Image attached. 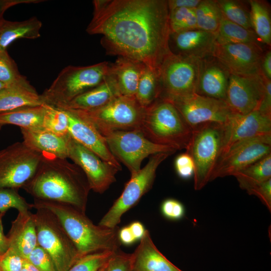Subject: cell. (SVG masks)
<instances>
[{"label":"cell","instance_id":"25","mask_svg":"<svg viewBox=\"0 0 271 271\" xmlns=\"http://www.w3.org/2000/svg\"><path fill=\"white\" fill-rule=\"evenodd\" d=\"M23 142L31 149L44 155L68 158V136L62 137L44 129L21 128Z\"/></svg>","mask_w":271,"mask_h":271},{"label":"cell","instance_id":"41","mask_svg":"<svg viewBox=\"0 0 271 271\" xmlns=\"http://www.w3.org/2000/svg\"><path fill=\"white\" fill-rule=\"evenodd\" d=\"M130 261L131 253L119 249L109 257L101 271H130Z\"/></svg>","mask_w":271,"mask_h":271},{"label":"cell","instance_id":"4","mask_svg":"<svg viewBox=\"0 0 271 271\" xmlns=\"http://www.w3.org/2000/svg\"><path fill=\"white\" fill-rule=\"evenodd\" d=\"M140 130L151 141L177 150L187 149L192 133L174 104L163 97L146 108Z\"/></svg>","mask_w":271,"mask_h":271},{"label":"cell","instance_id":"11","mask_svg":"<svg viewBox=\"0 0 271 271\" xmlns=\"http://www.w3.org/2000/svg\"><path fill=\"white\" fill-rule=\"evenodd\" d=\"M171 155L162 153L151 156L145 166L131 176L120 196L103 216L98 225L110 228L117 227L122 215L134 206L151 189L159 166Z\"/></svg>","mask_w":271,"mask_h":271},{"label":"cell","instance_id":"50","mask_svg":"<svg viewBox=\"0 0 271 271\" xmlns=\"http://www.w3.org/2000/svg\"><path fill=\"white\" fill-rule=\"evenodd\" d=\"M261 70L263 76L266 79L271 80V51L270 50L262 56Z\"/></svg>","mask_w":271,"mask_h":271},{"label":"cell","instance_id":"18","mask_svg":"<svg viewBox=\"0 0 271 271\" xmlns=\"http://www.w3.org/2000/svg\"><path fill=\"white\" fill-rule=\"evenodd\" d=\"M264 84L263 75L230 74L225 101L235 113L246 114L258 110L264 94Z\"/></svg>","mask_w":271,"mask_h":271},{"label":"cell","instance_id":"26","mask_svg":"<svg viewBox=\"0 0 271 271\" xmlns=\"http://www.w3.org/2000/svg\"><path fill=\"white\" fill-rule=\"evenodd\" d=\"M146 66L140 61L118 57L114 63H110L108 76L113 80L121 95L135 96Z\"/></svg>","mask_w":271,"mask_h":271},{"label":"cell","instance_id":"28","mask_svg":"<svg viewBox=\"0 0 271 271\" xmlns=\"http://www.w3.org/2000/svg\"><path fill=\"white\" fill-rule=\"evenodd\" d=\"M42 27V22L36 17L22 21L6 20L0 33V50H6L13 42L19 39L39 38Z\"/></svg>","mask_w":271,"mask_h":271},{"label":"cell","instance_id":"58","mask_svg":"<svg viewBox=\"0 0 271 271\" xmlns=\"http://www.w3.org/2000/svg\"><path fill=\"white\" fill-rule=\"evenodd\" d=\"M102 268V267H101ZM101 268H100L98 271H101Z\"/></svg>","mask_w":271,"mask_h":271},{"label":"cell","instance_id":"55","mask_svg":"<svg viewBox=\"0 0 271 271\" xmlns=\"http://www.w3.org/2000/svg\"><path fill=\"white\" fill-rule=\"evenodd\" d=\"M5 22L6 20H5L4 18L0 20V33L3 29Z\"/></svg>","mask_w":271,"mask_h":271},{"label":"cell","instance_id":"20","mask_svg":"<svg viewBox=\"0 0 271 271\" xmlns=\"http://www.w3.org/2000/svg\"><path fill=\"white\" fill-rule=\"evenodd\" d=\"M217 34L199 29L170 33L169 46L171 53L202 59L212 56Z\"/></svg>","mask_w":271,"mask_h":271},{"label":"cell","instance_id":"31","mask_svg":"<svg viewBox=\"0 0 271 271\" xmlns=\"http://www.w3.org/2000/svg\"><path fill=\"white\" fill-rule=\"evenodd\" d=\"M216 34L218 44H249L261 46L253 30L234 24L223 17Z\"/></svg>","mask_w":271,"mask_h":271},{"label":"cell","instance_id":"32","mask_svg":"<svg viewBox=\"0 0 271 271\" xmlns=\"http://www.w3.org/2000/svg\"><path fill=\"white\" fill-rule=\"evenodd\" d=\"M233 176L243 190L271 179V153L238 171Z\"/></svg>","mask_w":271,"mask_h":271},{"label":"cell","instance_id":"5","mask_svg":"<svg viewBox=\"0 0 271 271\" xmlns=\"http://www.w3.org/2000/svg\"><path fill=\"white\" fill-rule=\"evenodd\" d=\"M110 65L104 61L86 66L65 67L40 94L43 103L56 108L66 104L102 83L108 75Z\"/></svg>","mask_w":271,"mask_h":271},{"label":"cell","instance_id":"19","mask_svg":"<svg viewBox=\"0 0 271 271\" xmlns=\"http://www.w3.org/2000/svg\"><path fill=\"white\" fill-rule=\"evenodd\" d=\"M62 110L68 115V133L71 137L104 162L121 170V166L109 150L104 137L93 123L78 110Z\"/></svg>","mask_w":271,"mask_h":271},{"label":"cell","instance_id":"36","mask_svg":"<svg viewBox=\"0 0 271 271\" xmlns=\"http://www.w3.org/2000/svg\"><path fill=\"white\" fill-rule=\"evenodd\" d=\"M45 111L43 128L57 135H68V117L66 111L43 103Z\"/></svg>","mask_w":271,"mask_h":271},{"label":"cell","instance_id":"52","mask_svg":"<svg viewBox=\"0 0 271 271\" xmlns=\"http://www.w3.org/2000/svg\"><path fill=\"white\" fill-rule=\"evenodd\" d=\"M128 227L136 240H140L144 235L146 230L143 224L139 221H134L131 223Z\"/></svg>","mask_w":271,"mask_h":271},{"label":"cell","instance_id":"23","mask_svg":"<svg viewBox=\"0 0 271 271\" xmlns=\"http://www.w3.org/2000/svg\"><path fill=\"white\" fill-rule=\"evenodd\" d=\"M8 238L10 248L27 259L38 245L34 214L30 211L19 212L12 221Z\"/></svg>","mask_w":271,"mask_h":271},{"label":"cell","instance_id":"45","mask_svg":"<svg viewBox=\"0 0 271 271\" xmlns=\"http://www.w3.org/2000/svg\"><path fill=\"white\" fill-rule=\"evenodd\" d=\"M245 190L249 195L257 196L269 212L271 210V179L264 182L251 185Z\"/></svg>","mask_w":271,"mask_h":271},{"label":"cell","instance_id":"38","mask_svg":"<svg viewBox=\"0 0 271 271\" xmlns=\"http://www.w3.org/2000/svg\"><path fill=\"white\" fill-rule=\"evenodd\" d=\"M10 208L16 209L19 212L30 211L32 208L29 203L18 192L13 188H0V214L3 216Z\"/></svg>","mask_w":271,"mask_h":271},{"label":"cell","instance_id":"24","mask_svg":"<svg viewBox=\"0 0 271 271\" xmlns=\"http://www.w3.org/2000/svg\"><path fill=\"white\" fill-rule=\"evenodd\" d=\"M42 104L41 95L25 76L0 90V113Z\"/></svg>","mask_w":271,"mask_h":271},{"label":"cell","instance_id":"37","mask_svg":"<svg viewBox=\"0 0 271 271\" xmlns=\"http://www.w3.org/2000/svg\"><path fill=\"white\" fill-rule=\"evenodd\" d=\"M195 10L182 8L169 11L170 33L198 29Z\"/></svg>","mask_w":271,"mask_h":271},{"label":"cell","instance_id":"49","mask_svg":"<svg viewBox=\"0 0 271 271\" xmlns=\"http://www.w3.org/2000/svg\"><path fill=\"white\" fill-rule=\"evenodd\" d=\"M201 0H169L168 5L169 11L177 8L195 9Z\"/></svg>","mask_w":271,"mask_h":271},{"label":"cell","instance_id":"59","mask_svg":"<svg viewBox=\"0 0 271 271\" xmlns=\"http://www.w3.org/2000/svg\"><path fill=\"white\" fill-rule=\"evenodd\" d=\"M0 271H1V267H0Z\"/></svg>","mask_w":271,"mask_h":271},{"label":"cell","instance_id":"10","mask_svg":"<svg viewBox=\"0 0 271 271\" xmlns=\"http://www.w3.org/2000/svg\"><path fill=\"white\" fill-rule=\"evenodd\" d=\"M200 66L201 59L171 52L159 69L162 88L160 97L173 99L196 93Z\"/></svg>","mask_w":271,"mask_h":271},{"label":"cell","instance_id":"12","mask_svg":"<svg viewBox=\"0 0 271 271\" xmlns=\"http://www.w3.org/2000/svg\"><path fill=\"white\" fill-rule=\"evenodd\" d=\"M43 154L23 142L14 143L0 151V188L18 190L33 176Z\"/></svg>","mask_w":271,"mask_h":271},{"label":"cell","instance_id":"15","mask_svg":"<svg viewBox=\"0 0 271 271\" xmlns=\"http://www.w3.org/2000/svg\"><path fill=\"white\" fill-rule=\"evenodd\" d=\"M169 100L174 104L192 129L206 122L223 124L232 112L225 100L196 93Z\"/></svg>","mask_w":271,"mask_h":271},{"label":"cell","instance_id":"34","mask_svg":"<svg viewBox=\"0 0 271 271\" xmlns=\"http://www.w3.org/2000/svg\"><path fill=\"white\" fill-rule=\"evenodd\" d=\"M195 12L198 29L217 33L223 18L217 1L201 0Z\"/></svg>","mask_w":271,"mask_h":271},{"label":"cell","instance_id":"9","mask_svg":"<svg viewBox=\"0 0 271 271\" xmlns=\"http://www.w3.org/2000/svg\"><path fill=\"white\" fill-rule=\"evenodd\" d=\"M104 137L112 154L127 167L131 176L140 170L143 161L149 156L177 151L172 147L151 141L140 130H116Z\"/></svg>","mask_w":271,"mask_h":271},{"label":"cell","instance_id":"42","mask_svg":"<svg viewBox=\"0 0 271 271\" xmlns=\"http://www.w3.org/2000/svg\"><path fill=\"white\" fill-rule=\"evenodd\" d=\"M27 259L40 271H57L50 256L38 245L31 252Z\"/></svg>","mask_w":271,"mask_h":271},{"label":"cell","instance_id":"1","mask_svg":"<svg viewBox=\"0 0 271 271\" xmlns=\"http://www.w3.org/2000/svg\"><path fill=\"white\" fill-rule=\"evenodd\" d=\"M86 28L102 35L107 53L159 70L171 53L169 9L166 0H94Z\"/></svg>","mask_w":271,"mask_h":271},{"label":"cell","instance_id":"48","mask_svg":"<svg viewBox=\"0 0 271 271\" xmlns=\"http://www.w3.org/2000/svg\"><path fill=\"white\" fill-rule=\"evenodd\" d=\"M43 0H0V20L4 13L10 8L20 4H37L45 2Z\"/></svg>","mask_w":271,"mask_h":271},{"label":"cell","instance_id":"2","mask_svg":"<svg viewBox=\"0 0 271 271\" xmlns=\"http://www.w3.org/2000/svg\"><path fill=\"white\" fill-rule=\"evenodd\" d=\"M22 188L34 199L69 204L84 213L91 190L77 165L67 159L44 154L35 173Z\"/></svg>","mask_w":271,"mask_h":271},{"label":"cell","instance_id":"54","mask_svg":"<svg viewBox=\"0 0 271 271\" xmlns=\"http://www.w3.org/2000/svg\"><path fill=\"white\" fill-rule=\"evenodd\" d=\"M23 264L27 268L28 271H40L27 259H24Z\"/></svg>","mask_w":271,"mask_h":271},{"label":"cell","instance_id":"8","mask_svg":"<svg viewBox=\"0 0 271 271\" xmlns=\"http://www.w3.org/2000/svg\"><path fill=\"white\" fill-rule=\"evenodd\" d=\"M77 110L104 136L116 130H140L146 108L140 105L135 96L119 95L100 107Z\"/></svg>","mask_w":271,"mask_h":271},{"label":"cell","instance_id":"43","mask_svg":"<svg viewBox=\"0 0 271 271\" xmlns=\"http://www.w3.org/2000/svg\"><path fill=\"white\" fill-rule=\"evenodd\" d=\"M162 215L167 219L177 221L182 219L185 214V208L179 201L169 198L165 200L161 206Z\"/></svg>","mask_w":271,"mask_h":271},{"label":"cell","instance_id":"22","mask_svg":"<svg viewBox=\"0 0 271 271\" xmlns=\"http://www.w3.org/2000/svg\"><path fill=\"white\" fill-rule=\"evenodd\" d=\"M130 271H182L157 248L146 230L139 245L131 253Z\"/></svg>","mask_w":271,"mask_h":271},{"label":"cell","instance_id":"51","mask_svg":"<svg viewBox=\"0 0 271 271\" xmlns=\"http://www.w3.org/2000/svg\"><path fill=\"white\" fill-rule=\"evenodd\" d=\"M118 239L120 243L126 245H130L136 241L128 226L119 229Z\"/></svg>","mask_w":271,"mask_h":271},{"label":"cell","instance_id":"47","mask_svg":"<svg viewBox=\"0 0 271 271\" xmlns=\"http://www.w3.org/2000/svg\"><path fill=\"white\" fill-rule=\"evenodd\" d=\"M258 110L271 117V80L265 78L264 91Z\"/></svg>","mask_w":271,"mask_h":271},{"label":"cell","instance_id":"33","mask_svg":"<svg viewBox=\"0 0 271 271\" xmlns=\"http://www.w3.org/2000/svg\"><path fill=\"white\" fill-rule=\"evenodd\" d=\"M250 15L252 30L261 43L271 45V19L268 6L264 2L250 0Z\"/></svg>","mask_w":271,"mask_h":271},{"label":"cell","instance_id":"7","mask_svg":"<svg viewBox=\"0 0 271 271\" xmlns=\"http://www.w3.org/2000/svg\"><path fill=\"white\" fill-rule=\"evenodd\" d=\"M36 210L38 245L50 256L57 271H68L82 256L56 216L46 209Z\"/></svg>","mask_w":271,"mask_h":271},{"label":"cell","instance_id":"30","mask_svg":"<svg viewBox=\"0 0 271 271\" xmlns=\"http://www.w3.org/2000/svg\"><path fill=\"white\" fill-rule=\"evenodd\" d=\"M161 92L159 70L146 66L139 82L136 98L147 108L160 97Z\"/></svg>","mask_w":271,"mask_h":271},{"label":"cell","instance_id":"40","mask_svg":"<svg viewBox=\"0 0 271 271\" xmlns=\"http://www.w3.org/2000/svg\"><path fill=\"white\" fill-rule=\"evenodd\" d=\"M24 76L20 73L16 63L7 50H0V82L9 85Z\"/></svg>","mask_w":271,"mask_h":271},{"label":"cell","instance_id":"46","mask_svg":"<svg viewBox=\"0 0 271 271\" xmlns=\"http://www.w3.org/2000/svg\"><path fill=\"white\" fill-rule=\"evenodd\" d=\"M24 259L13 249L8 250L0 257L1 271H21Z\"/></svg>","mask_w":271,"mask_h":271},{"label":"cell","instance_id":"44","mask_svg":"<svg viewBox=\"0 0 271 271\" xmlns=\"http://www.w3.org/2000/svg\"><path fill=\"white\" fill-rule=\"evenodd\" d=\"M175 168L178 176L184 180L194 176L195 165L190 155L185 152L178 156L175 161Z\"/></svg>","mask_w":271,"mask_h":271},{"label":"cell","instance_id":"57","mask_svg":"<svg viewBox=\"0 0 271 271\" xmlns=\"http://www.w3.org/2000/svg\"><path fill=\"white\" fill-rule=\"evenodd\" d=\"M3 127V125L0 124V130L1 129L2 127Z\"/></svg>","mask_w":271,"mask_h":271},{"label":"cell","instance_id":"35","mask_svg":"<svg viewBox=\"0 0 271 271\" xmlns=\"http://www.w3.org/2000/svg\"><path fill=\"white\" fill-rule=\"evenodd\" d=\"M217 1L224 18L245 29L253 30L250 10L241 2L234 0Z\"/></svg>","mask_w":271,"mask_h":271},{"label":"cell","instance_id":"56","mask_svg":"<svg viewBox=\"0 0 271 271\" xmlns=\"http://www.w3.org/2000/svg\"><path fill=\"white\" fill-rule=\"evenodd\" d=\"M7 85L0 82V90L5 88Z\"/></svg>","mask_w":271,"mask_h":271},{"label":"cell","instance_id":"6","mask_svg":"<svg viewBox=\"0 0 271 271\" xmlns=\"http://www.w3.org/2000/svg\"><path fill=\"white\" fill-rule=\"evenodd\" d=\"M223 138V126L216 122H206L192 129L186 152L194 165V188L202 189L209 181L219 160Z\"/></svg>","mask_w":271,"mask_h":271},{"label":"cell","instance_id":"27","mask_svg":"<svg viewBox=\"0 0 271 271\" xmlns=\"http://www.w3.org/2000/svg\"><path fill=\"white\" fill-rule=\"evenodd\" d=\"M119 95H121L116 84L108 76L98 85L82 93L58 108L80 110L94 109L105 105Z\"/></svg>","mask_w":271,"mask_h":271},{"label":"cell","instance_id":"29","mask_svg":"<svg viewBox=\"0 0 271 271\" xmlns=\"http://www.w3.org/2000/svg\"><path fill=\"white\" fill-rule=\"evenodd\" d=\"M45 109L44 104L18 108L0 113V124H13L21 128L41 129Z\"/></svg>","mask_w":271,"mask_h":271},{"label":"cell","instance_id":"39","mask_svg":"<svg viewBox=\"0 0 271 271\" xmlns=\"http://www.w3.org/2000/svg\"><path fill=\"white\" fill-rule=\"evenodd\" d=\"M114 252L105 251L82 256L68 271H98Z\"/></svg>","mask_w":271,"mask_h":271},{"label":"cell","instance_id":"3","mask_svg":"<svg viewBox=\"0 0 271 271\" xmlns=\"http://www.w3.org/2000/svg\"><path fill=\"white\" fill-rule=\"evenodd\" d=\"M31 205L35 209H47L56 216L82 257L120 249L118 227L110 228L95 225L85 213L65 203L34 199Z\"/></svg>","mask_w":271,"mask_h":271},{"label":"cell","instance_id":"17","mask_svg":"<svg viewBox=\"0 0 271 271\" xmlns=\"http://www.w3.org/2000/svg\"><path fill=\"white\" fill-rule=\"evenodd\" d=\"M261 46L249 44L216 43L213 56L230 74L240 76L262 75Z\"/></svg>","mask_w":271,"mask_h":271},{"label":"cell","instance_id":"21","mask_svg":"<svg viewBox=\"0 0 271 271\" xmlns=\"http://www.w3.org/2000/svg\"><path fill=\"white\" fill-rule=\"evenodd\" d=\"M230 75L214 56L201 59L196 93L225 101Z\"/></svg>","mask_w":271,"mask_h":271},{"label":"cell","instance_id":"16","mask_svg":"<svg viewBox=\"0 0 271 271\" xmlns=\"http://www.w3.org/2000/svg\"><path fill=\"white\" fill-rule=\"evenodd\" d=\"M223 126L222 146L219 159L238 143L270 134L271 117L263 114L258 110L246 114L232 111Z\"/></svg>","mask_w":271,"mask_h":271},{"label":"cell","instance_id":"53","mask_svg":"<svg viewBox=\"0 0 271 271\" xmlns=\"http://www.w3.org/2000/svg\"><path fill=\"white\" fill-rule=\"evenodd\" d=\"M3 216L0 214V257L4 255L10 248L8 238L5 235L3 231L2 222Z\"/></svg>","mask_w":271,"mask_h":271},{"label":"cell","instance_id":"14","mask_svg":"<svg viewBox=\"0 0 271 271\" xmlns=\"http://www.w3.org/2000/svg\"><path fill=\"white\" fill-rule=\"evenodd\" d=\"M68 158L77 165L84 173L90 189L103 193L116 181L115 176L120 171L74 140L68 137Z\"/></svg>","mask_w":271,"mask_h":271},{"label":"cell","instance_id":"13","mask_svg":"<svg viewBox=\"0 0 271 271\" xmlns=\"http://www.w3.org/2000/svg\"><path fill=\"white\" fill-rule=\"evenodd\" d=\"M271 134L238 143L220 158L213 170L210 181L233 176L238 171L271 153Z\"/></svg>","mask_w":271,"mask_h":271}]
</instances>
